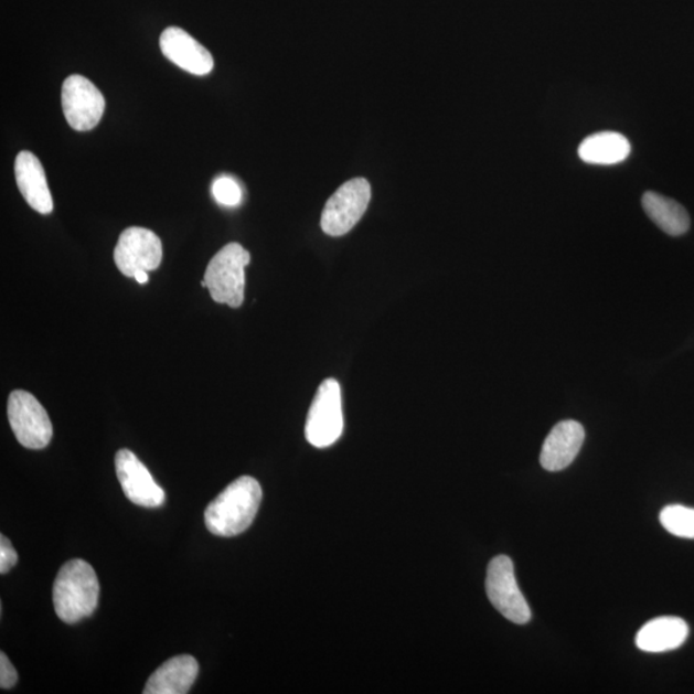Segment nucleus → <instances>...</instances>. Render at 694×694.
<instances>
[{
    "instance_id": "obj_8",
    "label": "nucleus",
    "mask_w": 694,
    "mask_h": 694,
    "mask_svg": "<svg viewBox=\"0 0 694 694\" xmlns=\"http://www.w3.org/2000/svg\"><path fill=\"white\" fill-rule=\"evenodd\" d=\"M62 110L70 127L77 131L95 129L103 119L106 100L87 77L72 75L62 85Z\"/></svg>"
},
{
    "instance_id": "obj_20",
    "label": "nucleus",
    "mask_w": 694,
    "mask_h": 694,
    "mask_svg": "<svg viewBox=\"0 0 694 694\" xmlns=\"http://www.w3.org/2000/svg\"><path fill=\"white\" fill-rule=\"evenodd\" d=\"M15 564H18V552L4 535L0 536V574L10 573Z\"/></svg>"
},
{
    "instance_id": "obj_5",
    "label": "nucleus",
    "mask_w": 694,
    "mask_h": 694,
    "mask_svg": "<svg viewBox=\"0 0 694 694\" xmlns=\"http://www.w3.org/2000/svg\"><path fill=\"white\" fill-rule=\"evenodd\" d=\"M8 420L22 447L41 450L50 446L53 426L49 413L34 395L15 389L8 399Z\"/></svg>"
},
{
    "instance_id": "obj_12",
    "label": "nucleus",
    "mask_w": 694,
    "mask_h": 694,
    "mask_svg": "<svg viewBox=\"0 0 694 694\" xmlns=\"http://www.w3.org/2000/svg\"><path fill=\"white\" fill-rule=\"evenodd\" d=\"M585 439L584 427L576 420H563L543 444L541 465L544 470L558 472L570 466L578 457Z\"/></svg>"
},
{
    "instance_id": "obj_2",
    "label": "nucleus",
    "mask_w": 694,
    "mask_h": 694,
    "mask_svg": "<svg viewBox=\"0 0 694 694\" xmlns=\"http://www.w3.org/2000/svg\"><path fill=\"white\" fill-rule=\"evenodd\" d=\"M99 581L95 568L83 559L61 567L53 587L54 611L66 623H76L96 611Z\"/></svg>"
},
{
    "instance_id": "obj_11",
    "label": "nucleus",
    "mask_w": 694,
    "mask_h": 694,
    "mask_svg": "<svg viewBox=\"0 0 694 694\" xmlns=\"http://www.w3.org/2000/svg\"><path fill=\"white\" fill-rule=\"evenodd\" d=\"M160 49L163 56L186 73L204 76L213 72L212 53L181 28L171 26L163 31Z\"/></svg>"
},
{
    "instance_id": "obj_15",
    "label": "nucleus",
    "mask_w": 694,
    "mask_h": 694,
    "mask_svg": "<svg viewBox=\"0 0 694 694\" xmlns=\"http://www.w3.org/2000/svg\"><path fill=\"white\" fill-rule=\"evenodd\" d=\"M690 628L687 622L674 616H662L653 619L638 631L636 644L639 650L661 653L680 649L687 641Z\"/></svg>"
},
{
    "instance_id": "obj_9",
    "label": "nucleus",
    "mask_w": 694,
    "mask_h": 694,
    "mask_svg": "<svg viewBox=\"0 0 694 694\" xmlns=\"http://www.w3.org/2000/svg\"><path fill=\"white\" fill-rule=\"evenodd\" d=\"M114 259L125 277L135 278L140 270H156L162 261L161 239L150 229H125L117 241Z\"/></svg>"
},
{
    "instance_id": "obj_14",
    "label": "nucleus",
    "mask_w": 694,
    "mask_h": 694,
    "mask_svg": "<svg viewBox=\"0 0 694 694\" xmlns=\"http://www.w3.org/2000/svg\"><path fill=\"white\" fill-rule=\"evenodd\" d=\"M199 675V662L190 654L175 656L162 664L148 680L145 694H185Z\"/></svg>"
},
{
    "instance_id": "obj_10",
    "label": "nucleus",
    "mask_w": 694,
    "mask_h": 694,
    "mask_svg": "<svg viewBox=\"0 0 694 694\" xmlns=\"http://www.w3.org/2000/svg\"><path fill=\"white\" fill-rule=\"evenodd\" d=\"M115 467L124 494L130 502L146 509H158L166 502V491L132 451H117Z\"/></svg>"
},
{
    "instance_id": "obj_16",
    "label": "nucleus",
    "mask_w": 694,
    "mask_h": 694,
    "mask_svg": "<svg viewBox=\"0 0 694 694\" xmlns=\"http://www.w3.org/2000/svg\"><path fill=\"white\" fill-rule=\"evenodd\" d=\"M631 147L627 137L615 131L597 132L583 140L579 158L592 166H615L628 159Z\"/></svg>"
},
{
    "instance_id": "obj_19",
    "label": "nucleus",
    "mask_w": 694,
    "mask_h": 694,
    "mask_svg": "<svg viewBox=\"0 0 694 694\" xmlns=\"http://www.w3.org/2000/svg\"><path fill=\"white\" fill-rule=\"evenodd\" d=\"M213 196L223 206H238L242 201L239 184L229 177L217 178L213 184Z\"/></svg>"
},
{
    "instance_id": "obj_7",
    "label": "nucleus",
    "mask_w": 694,
    "mask_h": 694,
    "mask_svg": "<svg viewBox=\"0 0 694 694\" xmlns=\"http://www.w3.org/2000/svg\"><path fill=\"white\" fill-rule=\"evenodd\" d=\"M487 592L491 605L506 620L524 626L532 619V611L519 588L514 566L509 556L491 559L487 575Z\"/></svg>"
},
{
    "instance_id": "obj_3",
    "label": "nucleus",
    "mask_w": 694,
    "mask_h": 694,
    "mask_svg": "<svg viewBox=\"0 0 694 694\" xmlns=\"http://www.w3.org/2000/svg\"><path fill=\"white\" fill-rule=\"evenodd\" d=\"M249 260L247 249L232 242L210 260L202 287L207 288L214 301L239 308L245 300V268Z\"/></svg>"
},
{
    "instance_id": "obj_6",
    "label": "nucleus",
    "mask_w": 694,
    "mask_h": 694,
    "mask_svg": "<svg viewBox=\"0 0 694 694\" xmlns=\"http://www.w3.org/2000/svg\"><path fill=\"white\" fill-rule=\"evenodd\" d=\"M371 184L364 178L351 179L327 201L322 214V229L332 237L344 236L355 227L369 209Z\"/></svg>"
},
{
    "instance_id": "obj_18",
    "label": "nucleus",
    "mask_w": 694,
    "mask_h": 694,
    "mask_svg": "<svg viewBox=\"0 0 694 694\" xmlns=\"http://www.w3.org/2000/svg\"><path fill=\"white\" fill-rule=\"evenodd\" d=\"M660 521L670 534L694 540V509L681 504L668 505L661 511Z\"/></svg>"
},
{
    "instance_id": "obj_22",
    "label": "nucleus",
    "mask_w": 694,
    "mask_h": 694,
    "mask_svg": "<svg viewBox=\"0 0 694 694\" xmlns=\"http://www.w3.org/2000/svg\"><path fill=\"white\" fill-rule=\"evenodd\" d=\"M135 279L139 285H146L148 282V279H150V276H148V271L140 270L135 276Z\"/></svg>"
},
{
    "instance_id": "obj_17",
    "label": "nucleus",
    "mask_w": 694,
    "mask_h": 694,
    "mask_svg": "<svg viewBox=\"0 0 694 694\" xmlns=\"http://www.w3.org/2000/svg\"><path fill=\"white\" fill-rule=\"evenodd\" d=\"M642 205L650 220L669 236L680 237L687 233L691 227V220L681 204L676 201L661 196L656 192H645Z\"/></svg>"
},
{
    "instance_id": "obj_4",
    "label": "nucleus",
    "mask_w": 694,
    "mask_h": 694,
    "mask_svg": "<svg viewBox=\"0 0 694 694\" xmlns=\"http://www.w3.org/2000/svg\"><path fill=\"white\" fill-rule=\"evenodd\" d=\"M344 433L341 387L337 380L329 378L319 386L311 404L306 436L311 446L323 449L333 446Z\"/></svg>"
},
{
    "instance_id": "obj_21",
    "label": "nucleus",
    "mask_w": 694,
    "mask_h": 694,
    "mask_svg": "<svg viewBox=\"0 0 694 694\" xmlns=\"http://www.w3.org/2000/svg\"><path fill=\"white\" fill-rule=\"evenodd\" d=\"M19 675L4 652L0 653V687L10 690L18 683Z\"/></svg>"
},
{
    "instance_id": "obj_13",
    "label": "nucleus",
    "mask_w": 694,
    "mask_h": 694,
    "mask_svg": "<svg viewBox=\"0 0 694 694\" xmlns=\"http://www.w3.org/2000/svg\"><path fill=\"white\" fill-rule=\"evenodd\" d=\"M14 175L22 197L43 215L53 212V199L42 162L34 153L21 151L14 161Z\"/></svg>"
},
{
    "instance_id": "obj_1",
    "label": "nucleus",
    "mask_w": 694,
    "mask_h": 694,
    "mask_svg": "<svg viewBox=\"0 0 694 694\" xmlns=\"http://www.w3.org/2000/svg\"><path fill=\"white\" fill-rule=\"evenodd\" d=\"M261 499L260 483L249 476H242L209 504L205 511L209 532L224 537L246 532L259 511Z\"/></svg>"
}]
</instances>
